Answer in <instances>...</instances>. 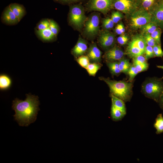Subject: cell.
Instances as JSON below:
<instances>
[{
    "label": "cell",
    "instance_id": "obj_1",
    "mask_svg": "<svg viewBox=\"0 0 163 163\" xmlns=\"http://www.w3.org/2000/svg\"><path fill=\"white\" fill-rule=\"evenodd\" d=\"M26 96L24 101L16 98L12 102V108L15 112L14 117L20 126H28L34 122L40 110L38 97L30 93Z\"/></svg>",
    "mask_w": 163,
    "mask_h": 163
},
{
    "label": "cell",
    "instance_id": "obj_2",
    "mask_svg": "<svg viewBox=\"0 0 163 163\" xmlns=\"http://www.w3.org/2000/svg\"><path fill=\"white\" fill-rule=\"evenodd\" d=\"M99 78L108 85L110 88V94L120 99L124 102L130 101L133 94L132 82L123 81L113 80L109 78L102 77H99Z\"/></svg>",
    "mask_w": 163,
    "mask_h": 163
},
{
    "label": "cell",
    "instance_id": "obj_3",
    "mask_svg": "<svg viewBox=\"0 0 163 163\" xmlns=\"http://www.w3.org/2000/svg\"><path fill=\"white\" fill-rule=\"evenodd\" d=\"M161 79L156 77L149 78L142 85V91L145 95L157 102L163 91V82Z\"/></svg>",
    "mask_w": 163,
    "mask_h": 163
},
{
    "label": "cell",
    "instance_id": "obj_4",
    "mask_svg": "<svg viewBox=\"0 0 163 163\" xmlns=\"http://www.w3.org/2000/svg\"><path fill=\"white\" fill-rule=\"evenodd\" d=\"M147 45L143 36L136 35L129 43L126 48V54L131 58L143 55Z\"/></svg>",
    "mask_w": 163,
    "mask_h": 163
},
{
    "label": "cell",
    "instance_id": "obj_5",
    "mask_svg": "<svg viewBox=\"0 0 163 163\" xmlns=\"http://www.w3.org/2000/svg\"><path fill=\"white\" fill-rule=\"evenodd\" d=\"M87 18L84 8L81 4L71 5L70 7L69 20L70 23L78 29L82 27Z\"/></svg>",
    "mask_w": 163,
    "mask_h": 163
},
{
    "label": "cell",
    "instance_id": "obj_6",
    "mask_svg": "<svg viewBox=\"0 0 163 163\" xmlns=\"http://www.w3.org/2000/svg\"><path fill=\"white\" fill-rule=\"evenodd\" d=\"M152 14L145 10H139L133 13L130 17V24L134 29L141 28L151 21Z\"/></svg>",
    "mask_w": 163,
    "mask_h": 163
},
{
    "label": "cell",
    "instance_id": "obj_7",
    "mask_svg": "<svg viewBox=\"0 0 163 163\" xmlns=\"http://www.w3.org/2000/svg\"><path fill=\"white\" fill-rule=\"evenodd\" d=\"M113 0H89L86 5L91 10L98 11L106 14L112 6Z\"/></svg>",
    "mask_w": 163,
    "mask_h": 163
},
{
    "label": "cell",
    "instance_id": "obj_8",
    "mask_svg": "<svg viewBox=\"0 0 163 163\" xmlns=\"http://www.w3.org/2000/svg\"><path fill=\"white\" fill-rule=\"evenodd\" d=\"M99 17L98 14L91 15L86 21L85 32L88 35L93 37L96 35L99 30Z\"/></svg>",
    "mask_w": 163,
    "mask_h": 163
},
{
    "label": "cell",
    "instance_id": "obj_9",
    "mask_svg": "<svg viewBox=\"0 0 163 163\" xmlns=\"http://www.w3.org/2000/svg\"><path fill=\"white\" fill-rule=\"evenodd\" d=\"M112 4L117 10L127 14H132L136 8L133 0H113Z\"/></svg>",
    "mask_w": 163,
    "mask_h": 163
},
{
    "label": "cell",
    "instance_id": "obj_10",
    "mask_svg": "<svg viewBox=\"0 0 163 163\" xmlns=\"http://www.w3.org/2000/svg\"><path fill=\"white\" fill-rule=\"evenodd\" d=\"M99 42L103 49H110L114 43V35L107 30L103 31L100 34Z\"/></svg>",
    "mask_w": 163,
    "mask_h": 163
},
{
    "label": "cell",
    "instance_id": "obj_11",
    "mask_svg": "<svg viewBox=\"0 0 163 163\" xmlns=\"http://www.w3.org/2000/svg\"><path fill=\"white\" fill-rule=\"evenodd\" d=\"M125 53L120 48L114 46L108 50L105 53L104 57L105 59L109 62L119 60L123 58Z\"/></svg>",
    "mask_w": 163,
    "mask_h": 163
},
{
    "label": "cell",
    "instance_id": "obj_12",
    "mask_svg": "<svg viewBox=\"0 0 163 163\" xmlns=\"http://www.w3.org/2000/svg\"><path fill=\"white\" fill-rule=\"evenodd\" d=\"M2 21L8 25H14L20 20L12 11L8 5L4 10L1 17Z\"/></svg>",
    "mask_w": 163,
    "mask_h": 163
},
{
    "label": "cell",
    "instance_id": "obj_13",
    "mask_svg": "<svg viewBox=\"0 0 163 163\" xmlns=\"http://www.w3.org/2000/svg\"><path fill=\"white\" fill-rule=\"evenodd\" d=\"M102 52L95 43L91 44L88 51V56L93 62L100 63L101 61Z\"/></svg>",
    "mask_w": 163,
    "mask_h": 163
},
{
    "label": "cell",
    "instance_id": "obj_14",
    "mask_svg": "<svg viewBox=\"0 0 163 163\" xmlns=\"http://www.w3.org/2000/svg\"><path fill=\"white\" fill-rule=\"evenodd\" d=\"M87 43L83 39L79 38L72 50L73 54L76 57L83 55L87 50Z\"/></svg>",
    "mask_w": 163,
    "mask_h": 163
},
{
    "label": "cell",
    "instance_id": "obj_15",
    "mask_svg": "<svg viewBox=\"0 0 163 163\" xmlns=\"http://www.w3.org/2000/svg\"><path fill=\"white\" fill-rule=\"evenodd\" d=\"M8 6L15 16L21 21L25 14L26 11L24 6L16 3H11Z\"/></svg>",
    "mask_w": 163,
    "mask_h": 163
},
{
    "label": "cell",
    "instance_id": "obj_16",
    "mask_svg": "<svg viewBox=\"0 0 163 163\" xmlns=\"http://www.w3.org/2000/svg\"><path fill=\"white\" fill-rule=\"evenodd\" d=\"M36 33L40 39L45 41H50L56 37L49 28L43 30H37Z\"/></svg>",
    "mask_w": 163,
    "mask_h": 163
},
{
    "label": "cell",
    "instance_id": "obj_17",
    "mask_svg": "<svg viewBox=\"0 0 163 163\" xmlns=\"http://www.w3.org/2000/svg\"><path fill=\"white\" fill-rule=\"evenodd\" d=\"M151 21L158 26L163 27V11L159 8L154 11L152 14Z\"/></svg>",
    "mask_w": 163,
    "mask_h": 163
},
{
    "label": "cell",
    "instance_id": "obj_18",
    "mask_svg": "<svg viewBox=\"0 0 163 163\" xmlns=\"http://www.w3.org/2000/svg\"><path fill=\"white\" fill-rule=\"evenodd\" d=\"M12 84L11 78L5 74H1L0 75V89L6 90L9 89Z\"/></svg>",
    "mask_w": 163,
    "mask_h": 163
},
{
    "label": "cell",
    "instance_id": "obj_19",
    "mask_svg": "<svg viewBox=\"0 0 163 163\" xmlns=\"http://www.w3.org/2000/svg\"><path fill=\"white\" fill-rule=\"evenodd\" d=\"M111 97L112 105L120 110L126 114V109L124 102L120 99L110 94Z\"/></svg>",
    "mask_w": 163,
    "mask_h": 163
},
{
    "label": "cell",
    "instance_id": "obj_20",
    "mask_svg": "<svg viewBox=\"0 0 163 163\" xmlns=\"http://www.w3.org/2000/svg\"><path fill=\"white\" fill-rule=\"evenodd\" d=\"M126 114L120 110L112 105L111 108V115L112 120L114 121L121 120Z\"/></svg>",
    "mask_w": 163,
    "mask_h": 163
},
{
    "label": "cell",
    "instance_id": "obj_21",
    "mask_svg": "<svg viewBox=\"0 0 163 163\" xmlns=\"http://www.w3.org/2000/svg\"><path fill=\"white\" fill-rule=\"evenodd\" d=\"M107 65L113 75L117 76L121 72L119 68L118 62H109Z\"/></svg>",
    "mask_w": 163,
    "mask_h": 163
},
{
    "label": "cell",
    "instance_id": "obj_22",
    "mask_svg": "<svg viewBox=\"0 0 163 163\" xmlns=\"http://www.w3.org/2000/svg\"><path fill=\"white\" fill-rule=\"evenodd\" d=\"M154 126L156 129L157 134H160L163 132V117L161 113L157 115Z\"/></svg>",
    "mask_w": 163,
    "mask_h": 163
},
{
    "label": "cell",
    "instance_id": "obj_23",
    "mask_svg": "<svg viewBox=\"0 0 163 163\" xmlns=\"http://www.w3.org/2000/svg\"><path fill=\"white\" fill-rule=\"evenodd\" d=\"M101 67V64L100 63L92 62L90 63L86 69L89 75L95 76Z\"/></svg>",
    "mask_w": 163,
    "mask_h": 163
},
{
    "label": "cell",
    "instance_id": "obj_24",
    "mask_svg": "<svg viewBox=\"0 0 163 163\" xmlns=\"http://www.w3.org/2000/svg\"><path fill=\"white\" fill-rule=\"evenodd\" d=\"M141 28L144 34H151L158 28V26L154 22L151 21Z\"/></svg>",
    "mask_w": 163,
    "mask_h": 163
},
{
    "label": "cell",
    "instance_id": "obj_25",
    "mask_svg": "<svg viewBox=\"0 0 163 163\" xmlns=\"http://www.w3.org/2000/svg\"><path fill=\"white\" fill-rule=\"evenodd\" d=\"M118 63L119 68L121 72L127 74L131 66L129 60L123 58L119 60Z\"/></svg>",
    "mask_w": 163,
    "mask_h": 163
},
{
    "label": "cell",
    "instance_id": "obj_26",
    "mask_svg": "<svg viewBox=\"0 0 163 163\" xmlns=\"http://www.w3.org/2000/svg\"><path fill=\"white\" fill-rule=\"evenodd\" d=\"M90 59L88 56L82 55L76 59L77 62L82 67L86 69L90 63Z\"/></svg>",
    "mask_w": 163,
    "mask_h": 163
},
{
    "label": "cell",
    "instance_id": "obj_27",
    "mask_svg": "<svg viewBox=\"0 0 163 163\" xmlns=\"http://www.w3.org/2000/svg\"><path fill=\"white\" fill-rule=\"evenodd\" d=\"M102 23L103 27L106 30L112 28L114 24L111 18H108L103 19Z\"/></svg>",
    "mask_w": 163,
    "mask_h": 163
},
{
    "label": "cell",
    "instance_id": "obj_28",
    "mask_svg": "<svg viewBox=\"0 0 163 163\" xmlns=\"http://www.w3.org/2000/svg\"><path fill=\"white\" fill-rule=\"evenodd\" d=\"M139 73V72L133 65H131L127 73L129 77L128 81H132Z\"/></svg>",
    "mask_w": 163,
    "mask_h": 163
},
{
    "label": "cell",
    "instance_id": "obj_29",
    "mask_svg": "<svg viewBox=\"0 0 163 163\" xmlns=\"http://www.w3.org/2000/svg\"><path fill=\"white\" fill-rule=\"evenodd\" d=\"M50 20L44 19L40 21L37 26V30H43L49 28Z\"/></svg>",
    "mask_w": 163,
    "mask_h": 163
},
{
    "label": "cell",
    "instance_id": "obj_30",
    "mask_svg": "<svg viewBox=\"0 0 163 163\" xmlns=\"http://www.w3.org/2000/svg\"><path fill=\"white\" fill-rule=\"evenodd\" d=\"M161 29L158 27L153 33L150 34L151 37L159 45H161Z\"/></svg>",
    "mask_w": 163,
    "mask_h": 163
},
{
    "label": "cell",
    "instance_id": "obj_31",
    "mask_svg": "<svg viewBox=\"0 0 163 163\" xmlns=\"http://www.w3.org/2000/svg\"><path fill=\"white\" fill-rule=\"evenodd\" d=\"M143 36L146 40L147 45L153 47L155 46L158 44L151 37L150 34L146 33L144 34Z\"/></svg>",
    "mask_w": 163,
    "mask_h": 163
},
{
    "label": "cell",
    "instance_id": "obj_32",
    "mask_svg": "<svg viewBox=\"0 0 163 163\" xmlns=\"http://www.w3.org/2000/svg\"><path fill=\"white\" fill-rule=\"evenodd\" d=\"M49 28L54 35L56 36L59 31V27L57 24L53 20H50Z\"/></svg>",
    "mask_w": 163,
    "mask_h": 163
},
{
    "label": "cell",
    "instance_id": "obj_33",
    "mask_svg": "<svg viewBox=\"0 0 163 163\" xmlns=\"http://www.w3.org/2000/svg\"><path fill=\"white\" fill-rule=\"evenodd\" d=\"M122 14L119 11H114L112 12L111 19L116 24L118 22L123 18Z\"/></svg>",
    "mask_w": 163,
    "mask_h": 163
},
{
    "label": "cell",
    "instance_id": "obj_34",
    "mask_svg": "<svg viewBox=\"0 0 163 163\" xmlns=\"http://www.w3.org/2000/svg\"><path fill=\"white\" fill-rule=\"evenodd\" d=\"M145 57L147 60L154 57L153 47L147 45L145 50Z\"/></svg>",
    "mask_w": 163,
    "mask_h": 163
},
{
    "label": "cell",
    "instance_id": "obj_35",
    "mask_svg": "<svg viewBox=\"0 0 163 163\" xmlns=\"http://www.w3.org/2000/svg\"><path fill=\"white\" fill-rule=\"evenodd\" d=\"M147 59L143 55H140L133 58V65L147 62Z\"/></svg>",
    "mask_w": 163,
    "mask_h": 163
},
{
    "label": "cell",
    "instance_id": "obj_36",
    "mask_svg": "<svg viewBox=\"0 0 163 163\" xmlns=\"http://www.w3.org/2000/svg\"><path fill=\"white\" fill-rule=\"evenodd\" d=\"M155 57H162L163 56V51L161 45H157L153 47Z\"/></svg>",
    "mask_w": 163,
    "mask_h": 163
},
{
    "label": "cell",
    "instance_id": "obj_37",
    "mask_svg": "<svg viewBox=\"0 0 163 163\" xmlns=\"http://www.w3.org/2000/svg\"><path fill=\"white\" fill-rule=\"evenodd\" d=\"M133 65L135 67L139 72L146 70L149 67V64L147 62Z\"/></svg>",
    "mask_w": 163,
    "mask_h": 163
},
{
    "label": "cell",
    "instance_id": "obj_38",
    "mask_svg": "<svg viewBox=\"0 0 163 163\" xmlns=\"http://www.w3.org/2000/svg\"><path fill=\"white\" fill-rule=\"evenodd\" d=\"M128 40V38L127 36L122 34L118 37L117 40L120 44L123 45L127 43Z\"/></svg>",
    "mask_w": 163,
    "mask_h": 163
},
{
    "label": "cell",
    "instance_id": "obj_39",
    "mask_svg": "<svg viewBox=\"0 0 163 163\" xmlns=\"http://www.w3.org/2000/svg\"><path fill=\"white\" fill-rule=\"evenodd\" d=\"M154 0H143L142 5L144 8L148 9L154 3Z\"/></svg>",
    "mask_w": 163,
    "mask_h": 163
},
{
    "label": "cell",
    "instance_id": "obj_40",
    "mask_svg": "<svg viewBox=\"0 0 163 163\" xmlns=\"http://www.w3.org/2000/svg\"><path fill=\"white\" fill-rule=\"evenodd\" d=\"M55 1L64 4H71L75 2H79L83 0H54Z\"/></svg>",
    "mask_w": 163,
    "mask_h": 163
},
{
    "label": "cell",
    "instance_id": "obj_41",
    "mask_svg": "<svg viewBox=\"0 0 163 163\" xmlns=\"http://www.w3.org/2000/svg\"><path fill=\"white\" fill-rule=\"evenodd\" d=\"M158 103L160 108L163 110V91L160 96Z\"/></svg>",
    "mask_w": 163,
    "mask_h": 163
},
{
    "label": "cell",
    "instance_id": "obj_42",
    "mask_svg": "<svg viewBox=\"0 0 163 163\" xmlns=\"http://www.w3.org/2000/svg\"><path fill=\"white\" fill-rule=\"evenodd\" d=\"M115 30L116 33L117 34L121 35L123 34L120 29L118 24L116 27Z\"/></svg>",
    "mask_w": 163,
    "mask_h": 163
},
{
    "label": "cell",
    "instance_id": "obj_43",
    "mask_svg": "<svg viewBox=\"0 0 163 163\" xmlns=\"http://www.w3.org/2000/svg\"><path fill=\"white\" fill-rule=\"evenodd\" d=\"M118 24L119 26L120 30H121L123 34L125 32V27L121 23L119 24Z\"/></svg>",
    "mask_w": 163,
    "mask_h": 163
},
{
    "label": "cell",
    "instance_id": "obj_44",
    "mask_svg": "<svg viewBox=\"0 0 163 163\" xmlns=\"http://www.w3.org/2000/svg\"><path fill=\"white\" fill-rule=\"evenodd\" d=\"M159 8L163 11V0L161 2Z\"/></svg>",
    "mask_w": 163,
    "mask_h": 163
},
{
    "label": "cell",
    "instance_id": "obj_45",
    "mask_svg": "<svg viewBox=\"0 0 163 163\" xmlns=\"http://www.w3.org/2000/svg\"><path fill=\"white\" fill-rule=\"evenodd\" d=\"M157 67L158 68L163 69V66H157ZM163 78V76L162 77V78L161 79H162Z\"/></svg>",
    "mask_w": 163,
    "mask_h": 163
}]
</instances>
